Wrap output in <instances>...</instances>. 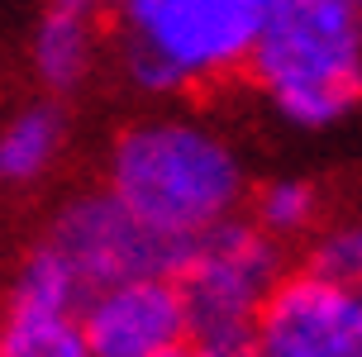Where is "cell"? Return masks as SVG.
<instances>
[{
	"label": "cell",
	"mask_w": 362,
	"mask_h": 357,
	"mask_svg": "<svg viewBox=\"0 0 362 357\" xmlns=\"http://www.w3.org/2000/svg\"><path fill=\"white\" fill-rule=\"evenodd\" d=\"M105 191L167 238L196 243L248 196L238 148L196 115H148L110 143Z\"/></svg>",
	"instance_id": "1"
},
{
	"label": "cell",
	"mask_w": 362,
	"mask_h": 357,
	"mask_svg": "<svg viewBox=\"0 0 362 357\" xmlns=\"http://www.w3.org/2000/svg\"><path fill=\"white\" fill-rule=\"evenodd\" d=\"M296 129H329L362 105V0H272L248 62Z\"/></svg>",
	"instance_id": "2"
},
{
	"label": "cell",
	"mask_w": 362,
	"mask_h": 357,
	"mask_svg": "<svg viewBox=\"0 0 362 357\" xmlns=\"http://www.w3.org/2000/svg\"><path fill=\"white\" fill-rule=\"evenodd\" d=\"M272 0H124V76L148 95L210 86L248 62Z\"/></svg>",
	"instance_id": "3"
},
{
	"label": "cell",
	"mask_w": 362,
	"mask_h": 357,
	"mask_svg": "<svg viewBox=\"0 0 362 357\" xmlns=\"http://www.w3.org/2000/svg\"><path fill=\"white\" fill-rule=\"evenodd\" d=\"M281 281V243L253 219H224L200 233L177 271L191 339L253 334V320L272 286Z\"/></svg>",
	"instance_id": "4"
},
{
	"label": "cell",
	"mask_w": 362,
	"mask_h": 357,
	"mask_svg": "<svg viewBox=\"0 0 362 357\" xmlns=\"http://www.w3.org/2000/svg\"><path fill=\"white\" fill-rule=\"evenodd\" d=\"M43 243H53L67 267L81 276L86 291L124 276H177L191 243L167 238L153 224H144L115 191H81L67 205H57L48 219Z\"/></svg>",
	"instance_id": "5"
},
{
	"label": "cell",
	"mask_w": 362,
	"mask_h": 357,
	"mask_svg": "<svg viewBox=\"0 0 362 357\" xmlns=\"http://www.w3.org/2000/svg\"><path fill=\"white\" fill-rule=\"evenodd\" d=\"M257 357H362V291L315 267L281 271L253 320Z\"/></svg>",
	"instance_id": "6"
},
{
	"label": "cell",
	"mask_w": 362,
	"mask_h": 357,
	"mask_svg": "<svg viewBox=\"0 0 362 357\" xmlns=\"http://www.w3.org/2000/svg\"><path fill=\"white\" fill-rule=\"evenodd\" d=\"M76 320L90 357H172L191 343L177 276H124L95 286L86 291Z\"/></svg>",
	"instance_id": "7"
},
{
	"label": "cell",
	"mask_w": 362,
	"mask_h": 357,
	"mask_svg": "<svg viewBox=\"0 0 362 357\" xmlns=\"http://www.w3.org/2000/svg\"><path fill=\"white\" fill-rule=\"evenodd\" d=\"M67 148V115L53 100L19 105L0 124V186L24 191L48 177Z\"/></svg>",
	"instance_id": "8"
},
{
	"label": "cell",
	"mask_w": 362,
	"mask_h": 357,
	"mask_svg": "<svg viewBox=\"0 0 362 357\" xmlns=\"http://www.w3.org/2000/svg\"><path fill=\"white\" fill-rule=\"evenodd\" d=\"M95 19L90 10H72V5H53L48 15L38 19L34 43H29V62H34V76L48 90L67 95L90 76L95 67Z\"/></svg>",
	"instance_id": "9"
},
{
	"label": "cell",
	"mask_w": 362,
	"mask_h": 357,
	"mask_svg": "<svg viewBox=\"0 0 362 357\" xmlns=\"http://www.w3.org/2000/svg\"><path fill=\"white\" fill-rule=\"evenodd\" d=\"M86 300V286L67 267V257L53 243H34L24 252L10 281V310H38V315H76Z\"/></svg>",
	"instance_id": "10"
},
{
	"label": "cell",
	"mask_w": 362,
	"mask_h": 357,
	"mask_svg": "<svg viewBox=\"0 0 362 357\" xmlns=\"http://www.w3.org/2000/svg\"><path fill=\"white\" fill-rule=\"evenodd\" d=\"M0 357H90L76 315L10 310L0 320Z\"/></svg>",
	"instance_id": "11"
},
{
	"label": "cell",
	"mask_w": 362,
	"mask_h": 357,
	"mask_svg": "<svg viewBox=\"0 0 362 357\" xmlns=\"http://www.w3.org/2000/svg\"><path fill=\"white\" fill-rule=\"evenodd\" d=\"M320 210H325V196L305 177H276L253 196V224L262 233H272L276 243L310 233L320 224Z\"/></svg>",
	"instance_id": "12"
},
{
	"label": "cell",
	"mask_w": 362,
	"mask_h": 357,
	"mask_svg": "<svg viewBox=\"0 0 362 357\" xmlns=\"http://www.w3.org/2000/svg\"><path fill=\"white\" fill-rule=\"evenodd\" d=\"M310 267L334 276V281H344V286H353V291H362V229L358 224L329 229L315 243V252H310Z\"/></svg>",
	"instance_id": "13"
},
{
	"label": "cell",
	"mask_w": 362,
	"mask_h": 357,
	"mask_svg": "<svg viewBox=\"0 0 362 357\" xmlns=\"http://www.w3.org/2000/svg\"><path fill=\"white\" fill-rule=\"evenodd\" d=\"M186 357H257L253 334H224V339H191Z\"/></svg>",
	"instance_id": "14"
},
{
	"label": "cell",
	"mask_w": 362,
	"mask_h": 357,
	"mask_svg": "<svg viewBox=\"0 0 362 357\" xmlns=\"http://www.w3.org/2000/svg\"><path fill=\"white\" fill-rule=\"evenodd\" d=\"M53 5H72V10H90L95 0H53Z\"/></svg>",
	"instance_id": "15"
},
{
	"label": "cell",
	"mask_w": 362,
	"mask_h": 357,
	"mask_svg": "<svg viewBox=\"0 0 362 357\" xmlns=\"http://www.w3.org/2000/svg\"><path fill=\"white\" fill-rule=\"evenodd\" d=\"M105 5H124V0H105Z\"/></svg>",
	"instance_id": "16"
},
{
	"label": "cell",
	"mask_w": 362,
	"mask_h": 357,
	"mask_svg": "<svg viewBox=\"0 0 362 357\" xmlns=\"http://www.w3.org/2000/svg\"><path fill=\"white\" fill-rule=\"evenodd\" d=\"M353 224H358V229H362V214H358V219H353Z\"/></svg>",
	"instance_id": "17"
},
{
	"label": "cell",
	"mask_w": 362,
	"mask_h": 357,
	"mask_svg": "<svg viewBox=\"0 0 362 357\" xmlns=\"http://www.w3.org/2000/svg\"><path fill=\"white\" fill-rule=\"evenodd\" d=\"M172 357H186V353H172Z\"/></svg>",
	"instance_id": "18"
}]
</instances>
